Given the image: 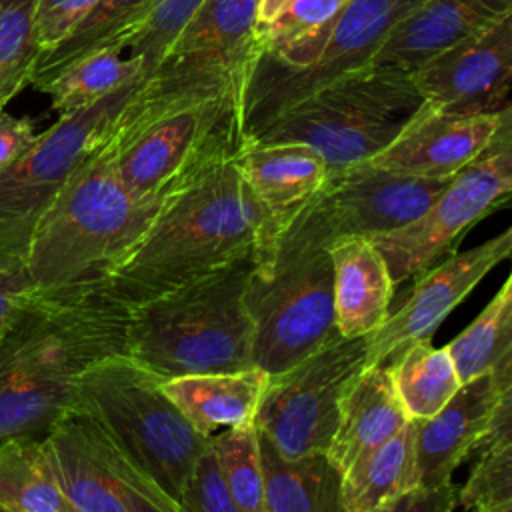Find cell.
I'll return each mask as SVG.
<instances>
[{
	"label": "cell",
	"mask_w": 512,
	"mask_h": 512,
	"mask_svg": "<svg viewBox=\"0 0 512 512\" xmlns=\"http://www.w3.org/2000/svg\"><path fill=\"white\" fill-rule=\"evenodd\" d=\"M130 316L110 278L36 286L0 338V440L44 432L90 366L128 352Z\"/></svg>",
	"instance_id": "6da1fadb"
},
{
	"label": "cell",
	"mask_w": 512,
	"mask_h": 512,
	"mask_svg": "<svg viewBox=\"0 0 512 512\" xmlns=\"http://www.w3.org/2000/svg\"><path fill=\"white\" fill-rule=\"evenodd\" d=\"M276 250L266 216L230 154L208 162L166 196L148 232L108 278L138 304L246 256L266 274Z\"/></svg>",
	"instance_id": "7a4b0ae2"
},
{
	"label": "cell",
	"mask_w": 512,
	"mask_h": 512,
	"mask_svg": "<svg viewBox=\"0 0 512 512\" xmlns=\"http://www.w3.org/2000/svg\"><path fill=\"white\" fill-rule=\"evenodd\" d=\"M256 270L238 258L132 304L128 356L166 382L254 366L246 288Z\"/></svg>",
	"instance_id": "3957f363"
},
{
	"label": "cell",
	"mask_w": 512,
	"mask_h": 512,
	"mask_svg": "<svg viewBox=\"0 0 512 512\" xmlns=\"http://www.w3.org/2000/svg\"><path fill=\"white\" fill-rule=\"evenodd\" d=\"M106 142L72 172L34 228L24 270L38 288L108 278L168 196H134Z\"/></svg>",
	"instance_id": "277c9868"
},
{
	"label": "cell",
	"mask_w": 512,
	"mask_h": 512,
	"mask_svg": "<svg viewBox=\"0 0 512 512\" xmlns=\"http://www.w3.org/2000/svg\"><path fill=\"white\" fill-rule=\"evenodd\" d=\"M422 102L412 72L368 64L292 104L248 140L308 144L330 174L376 156Z\"/></svg>",
	"instance_id": "5b68a950"
},
{
	"label": "cell",
	"mask_w": 512,
	"mask_h": 512,
	"mask_svg": "<svg viewBox=\"0 0 512 512\" xmlns=\"http://www.w3.org/2000/svg\"><path fill=\"white\" fill-rule=\"evenodd\" d=\"M132 98L106 146L138 198L166 196L208 162L238 154L246 144L244 106L232 98L174 106H138Z\"/></svg>",
	"instance_id": "8992f818"
},
{
	"label": "cell",
	"mask_w": 512,
	"mask_h": 512,
	"mask_svg": "<svg viewBox=\"0 0 512 512\" xmlns=\"http://www.w3.org/2000/svg\"><path fill=\"white\" fill-rule=\"evenodd\" d=\"M70 404L96 414L180 506L188 476L212 436L166 396L162 380L126 352L114 354L80 376Z\"/></svg>",
	"instance_id": "52a82bcc"
},
{
	"label": "cell",
	"mask_w": 512,
	"mask_h": 512,
	"mask_svg": "<svg viewBox=\"0 0 512 512\" xmlns=\"http://www.w3.org/2000/svg\"><path fill=\"white\" fill-rule=\"evenodd\" d=\"M246 306L254 326L252 360L268 374L332 342L340 334L330 250L280 244L270 272H252Z\"/></svg>",
	"instance_id": "ba28073f"
},
{
	"label": "cell",
	"mask_w": 512,
	"mask_h": 512,
	"mask_svg": "<svg viewBox=\"0 0 512 512\" xmlns=\"http://www.w3.org/2000/svg\"><path fill=\"white\" fill-rule=\"evenodd\" d=\"M144 80H134L96 104L60 116L0 174V270L26 260L34 228L72 172L96 152Z\"/></svg>",
	"instance_id": "9c48e42d"
},
{
	"label": "cell",
	"mask_w": 512,
	"mask_h": 512,
	"mask_svg": "<svg viewBox=\"0 0 512 512\" xmlns=\"http://www.w3.org/2000/svg\"><path fill=\"white\" fill-rule=\"evenodd\" d=\"M258 0H204L166 52L158 70L140 84L138 106H174L232 98L244 106L256 44Z\"/></svg>",
	"instance_id": "30bf717a"
},
{
	"label": "cell",
	"mask_w": 512,
	"mask_h": 512,
	"mask_svg": "<svg viewBox=\"0 0 512 512\" xmlns=\"http://www.w3.org/2000/svg\"><path fill=\"white\" fill-rule=\"evenodd\" d=\"M72 512H180V506L90 410L70 404L42 436Z\"/></svg>",
	"instance_id": "8fae6325"
},
{
	"label": "cell",
	"mask_w": 512,
	"mask_h": 512,
	"mask_svg": "<svg viewBox=\"0 0 512 512\" xmlns=\"http://www.w3.org/2000/svg\"><path fill=\"white\" fill-rule=\"evenodd\" d=\"M512 200V104L492 144L456 172L430 208L414 222L368 236L390 268L394 284L424 272L484 216Z\"/></svg>",
	"instance_id": "7c38bea8"
},
{
	"label": "cell",
	"mask_w": 512,
	"mask_h": 512,
	"mask_svg": "<svg viewBox=\"0 0 512 512\" xmlns=\"http://www.w3.org/2000/svg\"><path fill=\"white\" fill-rule=\"evenodd\" d=\"M424 0H352L308 66L258 56L244 98L246 140L292 104L372 64L392 28Z\"/></svg>",
	"instance_id": "4fadbf2b"
},
{
	"label": "cell",
	"mask_w": 512,
	"mask_h": 512,
	"mask_svg": "<svg viewBox=\"0 0 512 512\" xmlns=\"http://www.w3.org/2000/svg\"><path fill=\"white\" fill-rule=\"evenodd\" d=\"M448 180L402 176L370 162L330 172L322 190L290 224L280 244L330 248L346 236L398 230L420 218Z\"/></svg>",
	"instance_id": "5bb4252c"
},
{
	"label": "cell",
	"mask_w": 512,
	"mask_h": 512,
	"mask_svg": "<svg viewBox=\"0 0 512 512\" xmlns=\"http://www.w3.org/2000/svg\"><path fill=\"white\" fill-rule=\"evenodd\" d=\"M366 366V336H338L294 366L268 374L256 428L286 458L326 452L342 394Z\"/></svg>",
	"instance_id": "9a60e30c"
},
{
	"label": "cell",
	"mask_w": 512,
	"mask_h": 512,
	"mask_svg": "<svg viewBox=\"0 0 512 512\" xmlns=\"http://www.w3.org/2000/svg\"><path fill=\"white\" fill-rule=\"evenodd\" d=\"M506 258H512V226L420 272L402 306L388 314L378 330L366 336V366L388 362L414 340H430L442 320Z\"/></svg>",
	"instance_id": "2e32d148"
},
{
	"label": "cell",
	"mask_w": 512,
	"mask_h": 512,
	"mask_svg": "<svg viewBox=\"0 0 512 512\" xmlns=\"http://www.w3.org/2000/svg\"><path fill=\"white\" fill-rule=\"evenodd\" d=\"M508 114L510 104L486 112H448L422 102L398 136L368 162L402 176L452 178L492 144Z\"/></svg>",
	"instance_id": "e0dca14e"
},
{
	"label": "cell",
	"mask_w": 512,
	"mask_h": 512,
	"mask_svg": "<svg viewBox=\"0 0 512 512\" xmlns=\"http://www.w3.org/2000/svg\"><path fill=\"white\" fill-rule=\"evenodd\" d=\"M424 102L448 112L496 110L512 92V12L412 72Z\"/></svg>",
	"instance_id": "ac0fdd59"
},
{
	"label": "cell",
	"mask_w": 512,
	"mask_h": 512,
	"mask_svg": "<svg viewBox=\"0 0 512 512\" xmlns=\"http://www.w3.org/2000/svg\"><path fill=\"white\" fill-rule=\"evenodd\" d=\"M502 390L494 372H484L464 382L450 402L430 418L414 420L416 438V486H454L452 474L462 460L476 450Z\"/></svg>",
	"instance_id": "d6986e66"
},
{
	"label": "cell",
	"mask_w": 512,
	"mask_h": 512,
	"mask_svg": "<svg viewBox=\"0 0 512 512\" xmlns=\"http://www.w3.org/2000/svg\"><path fill=\"white\" fill-rule=\"evenodd\" d=\"M236 162L278 244L328 180L324 158L302 142L246 140Z\"/></svg>",
	"instance_id": "ffe728a7"
},
{
	"label": "cell",
	"mask_w": 512,
	"mask_h": 512,
	"mask_svg": "<svg viewBox=\"0 0 512 512\" xmlns=\"http://www.w3.org/2000/svg\"><path fill=\"white\" fill-rule=\"evenodd\" d=\"M508 12L512 0H424L392 28L372 64L416 72Z\"/></svg>",
	"instance_id": "44dd1931"
},
{
	"label": "cell",
	"mask_w": 512,
	"mask_h": 512,
	"mask_svg": "<svg viewBox=\"0 0 512 512\" xmlns=\"http://www.w3.org/2000/svg\"><path fill=\"white\" fill-rule=\"evenodd\" d=\"M410 420L392 384L388 364L364 366L352 376L342 394L336 430L326 454L344 472L362 454L390 440Z\"/></svg>",
	"instance_id": "7402d4cb"
},
{
	"label": "cell",
	"mask_w": 512,
	"mask_h": 512,
	"mask_svg": "<svg viewBox=\"0 0 512 512\" xmlns=\"http://www.w3.org/2000/svg\"><path fill=\"white\" fill-rule=\"evenodd\" d=\"M334 270V316L338 334L360 338L378 330L388 314L394 280L386 258L368 236H346L330 244Z\"/></svg>",
	"instance_id": "603a6c76"
},
{
	"label": "cell",
	"mask_w": 512,
	"mask_h": 512,
	"mask_svg": "<svg viewBox=\"0 0 512 512\" xmlns=\"http://www.w3.org/2000/svg\"><path fill=\"white\" fill-rule=\"evenodd\" d=\"M268 372L250 366L232 372L188 374L162 382L166 396L206 436L254 422Z\"/></svg>",
	"instance_id": "cb8c5ba5"
},
{
	"label": "cell",
	"mask_w": 512,
	"mask_h": 512,
	"mask_svg": "<svg viewBox=\"0 0 512 512\" xmlns=\"http://www.w3.org/2000/svg\"><path fill=\"white\" fill-rule=\"evenodd\" d=\"M260 434L264 512H342V472L326 452L282 456Z\"/></svg>",
	"instance_id": "d4e9b609"
},
{
	"label": "cell",
	"mask_w": 512,
	"mask_h": 512,
	"mask_svg": "<svg viewBox=\"0 0 512 512\" xmlns=\"http://www.w3.org/2000/svg\"><path fill=\"white\" fill-rule=\"evenodd\" d=\"M152 4L154 0H96L86 16L56 46L42 52L30 84L42 90L62 70L92 54L130 48Z\"/></svg>",
	"instance_id": "484cf974"
},
{
	"label": "cell",
	"mask_w": 512,
	"mask_h": 512,
	"mask_svg": "<svg viewBox=\"0 0 512 512\" xmlns=\"http://www.w3.org/2000/svg\"><path fill=\"white\" fill-rule=\"evenodd\" d=\"M414 438L416 422L410 420L342 472V512H390L392 504L416 486Z\"/></svg>",
	"instance_id": "4316f807"
},
{
	"label": "cell",
	"mask_w": 512,
	"mask_h": 512,
	"mask_svg": "<svg viewBox=\"0 0 512 512\" xmlns=\"http://www.w3.org/2000/svg\"><path fill=\"white\" fill-rule=\"evenodd\" d=\"M0 512H72L36 434L0 440Z\"/></svg>",
	"instance_id": "83f0119b"
},
{
	"label": "cell",
	"mask_w": 512,
	"mask_h": 512,
	"mask_svg": "<svg viewBox=\"0 0 512 512\" xmlns=\"http://www.w3.org/2000/svg\"><path fill=\"white\" fill-rule=\"evenodd\" d=\"M386 364L396 394L412 420L440 412L462 386L450 350L436 348L430 340L406 344Z\"/></svg>",
	"instance_id": "f1b7e54d"
},
{
	"label": "cell",
	"mask_w": 512,
	"mask_h": 512,
	"mask_svg": "<svg viewBox=\"0 0 512 512\" xmlns=\"http://www.w3.org/2000/svg\"><path fill=\"white\" fill-rule=\"evenodd\" d=\"M352 0H290L270 22L256 26L262 56L286 66H308ZM258 54V56H260Z\"/></svg>",
	"instance_id": "f546056e"
},
{
	"label": "cell",
	"mask_w": 512,
	"mask_h": 512,
	"mask_svg": "<svg viewBox=\"0 0 512 512\" xmlns=\"http://www.w3.org/2000/svg\"><path fill=\"white\" fill-rule=\"evenodd\" d=\"M134 80H142L140 62L134 56L120 58L116 50H104L68 66L42 86L40 92L50 96L52 110L68 116Z\"/></svg>",
	"instance_id": "4dcf8cb0"
},
{
	"label": "cell",
	"mask_w": 512,
	"mask_h": 512,
	"mask_svg": "<svg viewBox=\"0 0 512 512\" xmlns=\"http://www.w3.org/2000/svg\"><path fill=\"white\" fill-rule=\"evenodd\" d=\"M446 348L462 384L494 370L512 352V270L488 306Z\"/></svg>",
	"instance_id": "1f68e13d"
},
{
	"label": "cell",
	"mask_w": 512,
	"mask_h": 512,
	"mask_svg": "<svg viewBox=\"0 0 512 512\" xmlns=\"http://www.w3.org/2000/svg\"><path fill=\"white\" fill-rule=\"evenodd\" d=\"M36 0H0V110L32 80L42 46L34 28Z\"/></svg>",
	"instance_id": "d6a6232c"
},
{
	"label": "cell",
	"mask_w": 512,
	"mask_h": 512,
	"mask_svg": "<svg viewBox=\"0 0 512 512\" xmlns=\"http://www.w3.org/2000/svg\"><path fill=\"white\" fill-rule=\"evenodd\" d=\"M212 448L238 512H264V474L256 422L212 434Z\"/></svg>",
	"instance_id": "836d02e7"
},
{
	"label": "cell",
	"mask_w": 512,
	"mask_h": 512,
	"mask_svg": "<svg viewBox=\"0 0 512 512\" xmlns=\"http://www.w3.org/2000/svg\"><path fill=\"white\" fill-rule=\"evenodd\" d=\"M202 4L204 0H154L144 26L130 44V56L140 62L144 82L158 70L166 52Z\"/></svg>",
	"instance_id": "e575fe53"
},
{
	"label": "cell",
	"mask_w": 512,
	"mask_h": 512,
	"mask_svg": "<svg viewBox=\"0 0 512 512\" xmlns=\"http://www.w3.org/2000/svg\"><path fill=\"white\" fill-rule=\"evenodd\" d=\"M460 508L498 512L512 500V440L496 450L478 456L468 480L458 490Z\"/></svg>",
	"instance_id": "d590c367"
},
{
	"label": "cell",
	"mask_w": 512,
	"mask_h": 512,
	"mask_svg": "<svg viewBox=\"0 0 512 512\" xmlns=\"http://www.w3.org/2000/svg\"><path fill=\"white\" fill-rule=\"evenodd\" d=\"M182 512H238L218 456L210 446L196 460L180 498Z\"/></svg>",
	"instance_id": "8d00e7d4"
},
{
	"label": "cell",
	"mask_w": 512,
	"mask_h": 512,
	"mask_svg": "<svg viewBox=\"0 0 512 512\" xmlns=\"http://www.w3.org/2000/svg\"><path fill=\"white\" fill-rule=\"evenodd\" d=\"M96 4V0H36L34 28L42 50L56 46Z\"/></svg>",
	"instance_id": "74e56055"
},
{
	"label": "cell",
	"mask_w": 512,
	"mask_h": 512,
	"mask_svg": "<svg viewBox=\"0 0 512 512\" xmlns=\"http://www.w3.org/2000/svg\"><path fill=\"white\" fill-rule=\"evenodd\" d=\"M38 138L30 116H12L0 110V174L6 172Z\"/></svg>",
	"instance_id": "f35d334b"
},
{
	"label": "cell",
	"mask_w": 512,
	"mask_h": 512,
	"mask_svg": "<svg viewBox=\"0 0 512 512\" xmlns=\"http://www.w3.org/2000/svg\"><path fill=\"white\" fill-rule=\"evenodd\" d=\"M456 486L448 488H422L414 486L402 494L390 508V512H450L460 506Z\"/></svg>",
	"instance_id": "ab89813d"
},
{
	"label": "cell",
	"mask_w": 512,
	"mask_h": 512,
	"mask_svg": "<svg viewBox=\"0 0 512 512\" xmlns=\"http://www.w3.org/2000/svg\"><path fill=\"white\" fill-rule=\"evenodd\" d=\"M34 288L36 286L28 278L24 264L0 270V338L4 336L24 298Z\"/></svg>",
	"instance_id": "60d3db41"
},
{
	"label": "cell",
	"mask_w": 512,
	"mask_h": 512,
	"mask_svg": "<svg viewBox=\"0 0 512 512\" xmlns=\"http://www.w3.org/2000/svg\"><path fill=\"white\" fill-rule=\"evenodd\" d=\"M512 440V386L502 390L498 404L490 416L488 428L484 436L480 438L476 450L478 454H486L490 450H496Z\"/></svg>",
	"instance_id": "b9f144b4"
},
{
	"label": "cell",
	"mask_w": 512,
	"mask_h": 512,
	"mask_svg": "<svg viewBox=\"0 0 512 512\" xmlns=\"http://www.w3.org/2000/svg\"><path fill=\"white\" fill-rule=\"evenodd\" d=\"M288 4H290V0H258L256 26H262V24L274 20Z\"/></svg>",
	"instance_id": "7bdbcfd3"
},
{
	"label": "cell",
	"mask_w": 512,
	"mask_h": 512,
	"mask_svg": "<svg viewBox=\"0 0 512 512\" xmlns=\"http://www.w3.org/2000/svg\"><path fill=\"white\" fill-rule=\"evenodd\" d=\"M494 372V378L500 386V390H506L512 386V352H508L498 364L496 368L492 370Z\"/></svg>",
	"instance_id": "ee69618b"
},
{
	"label": "cell",
	"mask_w": 512,
	"mask_h": 512,
	"mask_svg": "<svg viewBox=\"0 0 512 512\" xmlns=\"http://www.w3.org/2000/svg\"><path fill=\"white\" fill-rule=\"evenodd\" d=\"M498 512H512V500L504 502V504L498 508Z\"/></svg>",
	"instance_id": "f6af8a7d"
}]
</instances>
